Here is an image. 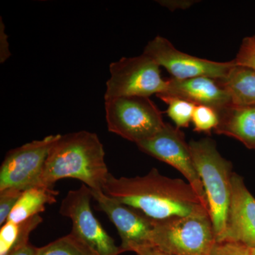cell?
I'll return each instance as SVG.
<instances>
[{
	"label": "cell",
	"instance_id": "30bf717a",
	"mask_svg": "<svg viewBox=\"0 0 255 255\" xmlns=\"http://www.w3.org/2000/svg\"><path fill=\"white\" fill-rule=\"evenodd\" d=\"M143 53L155 60L159 67H164L172 75V78L178 80L197 77L223 80L236 65L234 60L221 63L183 53L178 50L167 38L159 36L147 43Z\"/></svg>",
	"mask_w": 255,
	"mask_h": 255
},
{
	"label": "cell",
	"instance_id": "44dd1931",
	"mask_svg": "<svg viewBox=\"0 0 255 255\" xmlns=\"http://www.w3.org/2000/svg\"><path fill=\"white\" fill-rule=\"evenodd\" d=\"M22 193L23 191L16 189L0 191V226H3L7 221Z\"/></svg>",
	"mask_w": 255,
	"mask_h": 255
},
{
	"label": "cell",
	"instance_id": "8fae6325",
	"mask_svg": "<svg viewBox=\"0 0 255 255\" xmlns=\"http://www.w3.org/2000/svg\"><path fill=\"white\" fill-rule=\"evenodd\" d=\"M97 201L96 209L105 213L117 228L124 253L133 252L152 246V236L155 219L149 217L140 210L127 205L106 195L102 191H92Z\"/></svg>",
	"mask_w": 255,
	"mask_h": 255
},
{
	"label": "cell",
	"instance_id": "5bb4252c",
	"mask_svg": "<svg viewBox=\"0 0 255 255\" xmlns=\"http://www.w3.org/2000/svg\"><path fill=\"white\" fill-rule=\"evenodd\" d=\"M219 122L215 132L237 139L255 150V106L231 105L217 112Z\"/></svg>",
	"mask_w": 255,
	"mask_h": 255
},
{
	"label": "cell",
	"instance_id": "603a6c76",
	"mask_svg": "<svg viewBox=\"0 0 255 255\" xmlns=\"http://www.w3.org/2000/svg\"><path fill=\"white\" fill-rule=\"evenodd\" d=\"M209 255H252L251 248L238 242H216Z\"/></svg>",
	"mask_w": 255,
	"mask_h": 255
},
{
	"label": "cell",
	"instance_id": "3957f363",
	"mask_svg": "<svg viewBox=\"0 0 255 255\" xmlns=\"http://www.w3.org/2000/svg\"><path fill=\"white\" fill-rule=\"evenodd\" d=\"M189 146L205 190L216 241H220L227 226L233 174L232 164L220 154L216 142L209 137L191 140Z\"/></svg>",
	"mask_w": 255,
	"mask_h": 255
},
{
	"label": "cell",
	"instance_id": "52a82bcc",
	"mask_svg": "<svg viewBox=\"0 0 255 255\" xmlns=\"http://www.w3.org/2000/svg\"><path fill=\"white\" fill-rule=\"evenodd\" d=\"M92 189L82 184L69 191L62 201L60 214L73 224L71 233L83 242L94 255H119L124 253L104 229L91 209Z\"/></svg>",
	"mask_w": 255,
	"mask_h": 255
},
{
	"label": "cell",
	"instance_id": "7c38bea8",
	"mask_svg": "<svg viewBox=\"0 0 255 255\" xmlns=\"http://www.w3.org/2000/svg\"><path fill=\"white\" fill-rule=\"evenodd\" d=\"M223 241L238 242L251 249L255 248V198L246 187L243 178L235 172L231 181L227 226L220 241Z\"/></svg>",
	"mask_w": 255,
	"mask_h": 255
},
{
	"label": "cell",
	"instance_id": "2e32d148",
	"mask_svg": "<svg viewBox=\"0 0 255 255\" xmlns=\"http://www.w3.org/2000/svg\"><path fill=\"white\" fill-rule=\"evenodd\" d=\"M217 82L229 94L233 105L255 106V70L236 64L226 78Z\"/></svg>",
	"mask_w": 255,
	"mask_h": 255
},
{
	"label": "cell",
	"instance_id": "7402d4cb",
	"mask_svg": "<svg viewBox=\"0 0 255 255\" xmlns=\"http://www.w3.org/2000/svg\"><path fill=\"white\" fill-rule=\"evenodd\" d=\"M236 65L255 70V38L246 37L242 42L241 48L234 60Z\"/></svg>",
	"mask_w": 255,
	"mask_h": 255
},
{
	"label": "cell",
	"instance_id": "ac0fdd59",
	"mask_svg": "<svg viewBox=\"0 0 255 255\" xmlns=\"http://www.w3.org/2000/svg\"><path fill=\"white\" fill-rule=\"evenodd\" d=\"M36 255H94L90 248L73 233L37 248Z\"/></svg>",
	"mask_w": 255,
	"mask_h": 255
},
{
	"label": "cell",
	"instance_id": "f1b7e54d",
	"mask_svg": "<svg viewBox=\"0 0 255 255\" xmlns=\"http://www.w3.org/2000/svg\"><path fill=\"white\" fill-rule=\"evenodd\" d=\"M254 37H255V36Z\"/></svg>",
	"mask_w": 255,
	"mask_h": 255
},
{
	"label": "cell",
	"instance_id": "cb8c5ba5",
	"mask_svg": "<svg viewBox=\"0 0 255 255\" xmlns=\"http://www.w3.org/2000/svg\"><path fill=\"white\" fill-rule=\"evenodd\" d=\"M7 35L4 32V25L1 18L0 21V62L4 63L10 56Z\"/></svg>",
	"mask_w": 255,
	"mask_h": 255
},
{
	"label": "cell",
	"instance_id": "e0dca14e",
	"mask_svg": "<svg viewBox=\"0 0 255 255\" xmlns=\"http://www.w3.org/2000/svg\"><path fill=\"white\" fill-rule=\"evenodd\" d=\"M42 222L40 215L18 223L6 221L0 230V255H9L29 243L30 235Z\"/></svg>",
	"mask_w": 255,
	"mask_h": 255
},
{
	"label": "cell",
	"instance_id": "5b68a950",
	"mask_svg": "<svg viewBox=\"0 0 255 255\" xmlns=\"http://www.w3.org/2000/svg\"><path fill=\"white\" fill-rule=\"evenodd\" d=\"M105 102L109 131L136 145L155 135L165 124L150 97H119Z\"/></svg>",
	"mask_w": 255,
	"mask_h": 255
},
{
	"label": "cell",
	"instance_id": "7a4b0ae2",
	"mask_svg": "<svg viewBox=\"0 0 255 255\" xmlns=\"http://www.w3.org/2000/svg\"><path fill=\"white\" fill-rule=\"evenodd\" d=\"M110 174L98 135L81 130L60 135L50 148L37 185L54 187L60 179L72 178L92 191H103Z\"/></svg>",
	"mask_w": 255,
	"mask_h": 255
},
{
	"label": "cell",
	"instance_id": "9c48e42d",
	"mask_svg": "<svg viewBox=\"0 0 255 255\" xmlns=\"http://www.w3.org/2000/svg\"><path fill=\"white\" fill-rule=\"evenodd\" d=\"M60 134L33 140L9 151L0 167V191L36 186L52 146Z\"/></svg>",
	"mask_w": 255,
	"mask_h": 255
},
{
	"label": "cell",
	"instance_id": "277c9868",
	"mask_svg": "<svg viewBox=\"0 0 255 255\" xmlns=\"http://www.w3.org/2000/svg\"><path fill=\"white\" fill-rule=\"evenodd\" d=\"M210 216L155 220L152 246L174 255H209L216 243Z\"/></svg>",
	"mask_w": 255,
	"mask_h": 255
},
{
	"label": "cell",
	"instance_id": "484cf974",
	"mask_svg": "<svg viewBox=\"0 0 255 255\" xmlns=\"http://www.w3.org/2000/svg\"><path fill=\"white\" fill-rule=\"evenodd\" d=\"M136 255H174L160 251L154 246L144 247L135 252Z\"/></svg>",
	"mask_w": 255,
	"mask_h": 255
},
{
	"label": "cell",
	"instance_id": "ba28073f",
	"mask_svg": "<svg viewBox=\"0 0 255 255\" xmlns=\"http://www.w3.org/2000/svg\"><path fill=\"white\" fill-rule=\"evenodd\" d=\"M136 145L144 153L172 166L181 172L209 209L205 190L191 157L189 143L179 128L165 123L155 135Z\"/></svg>",
	"mask_w": 255,
	"mask_h": 255
},
{
	"label": "cell",
	"instance_id": "8992f818",
	"mask_svg": "<svg viewBox=\"0 0 255 255\" xmlns=\"http://www.w3.org/2000/svg\"><path fill=\"white\" fill-rule=\"evenodd\" d=\"M106 99L119 97H150L163 94L167 80L161 76L159 65L148 55L122 58L110 65Z\"/></svg>",
	"mask_w": 255,
	"mask_h": 255
},
{
	"label": "cell",
	"instance_id": "9a60e30c",
	"mask_svg": "<svg viewBox=\"0 0 255 255\" xmlns=\"http://www.w3.org/2000/svg\"><path fill=\"white\" fill-rule=\"evenodd\" d=\"M58 194L54 187L36 185L28 188L23 191L7 221L18 223L39 215L46 205L56 203Z\"/></svg>",
	"mask_w": 255,
	"mask_h": 255
},
{
	"label": "cell",
	"instance_id": "ffe728a7",
	"mask_svg": "<svg viewBox=\"0 0 255 255\" xmlns=\"http://www.w3.org/2000/svg\"><path fill=\"white\" fill-rule=\"evenodd\" d=\"M191 122L194 124L195 131L209 132L217 127L219 122V114L211 107L196 106Z\"/></svg>",
	"mask_w": 255,
	"mask_h": 255
},
{
	"label": "cell",
	"instance_id": "4316f807",
	"mask_svg": "<svg viewBox=\"0 0 255 255\" xmlns=\"http://www.w3.org/2000/svg\"><path fill=\"white\" fill-rule=\"evenodd\" d=\"M36 247L29 243L22 248L10 253L9 255H36Z\"/></svg>",
	"mask_w": 255,
	"mask_h": 255
},
{
	"label": "cell",
	"instance_id": "d4e9b609",
	"mask_svg": "<svg viewBox=\"0 0 255 255\" xmlns=\"http://www.w3.org/2000/svg\"><path fill=\"white\" fill-rule=\"evenodd\" d=\"M159 4L167 7V9L172 10L175 9H186L190 7L191 5L194 4L196 1L192 0H162L157 1Z\"/></svg>",
	"mask_w": 255,
	"mask_h": 255
},
{
	"label": "cell",
	"instance_id": "6da1fadb",
	"mask_svg": "<svg viewBox=\"0 0 255 255\" xmlns=\"http://www.w3.org/2000/svg\"><path fill=\"white\" fill-rule=\"evenodd\" d=\"M103 192L155 220L210 216L209 208L189 183L165 177L156 168L141 177L117 178L110 173Z\"/></svg>",
	"mask_w": 255,
	"mask_h": 255
},
{
	"label": "cell",
	"instance_id": "4fadbf2b",
	"mask_svg": "<svg viewBox=\"0 0 255 255\" xmlns=\"http://www.w3.org/2000/svg\"><path fill=\"white\" fill-rule=\"evenodd\" d=\"M158 95L177 97L196 106L211 107L217 112L232 104L229 94L219 85L217 80L207 77L186 80L169 79L167 90L163 94Z\"/></svg>",
	"mask_w": 255,
	"mask_h": 255
},
{
	"label": "cell",
	"instance_id": "83f0119b",
	"mask_svg": "<svg viewBox=\"0 0 255 255\" xmlns=\"http://www.w3.org/2000/svg\"><path fill=\"white\" fill-rule=\"evenodd\" d=\"M252 255H255V248L251 249Z\"/></svg>",
	"mask_w": 255,
	"mask_h": 255
},
{
	"label": "cell",
	"instance_id": "d6986e66",
	"mask_svg": "<svg viewBox=\"0 0 255 255\" xmlns=\"http://www.w3.org/2000/svg\"><path fill=\"white\" fill-rule=\"evenodd\" d=\"M157 97L168 106L167 113L176 124V127L179 128L189 127L196 105L177 97L166 95H157Z\"/></svg>",
	"mask_w": 255,
	"mask_h": 255
}]
</instances>
